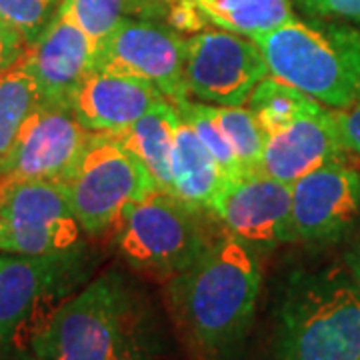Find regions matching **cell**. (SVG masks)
Listing matches in <instances>:
<instances>
[{
  "label": "cell",
  "instance_id": "277c9868",
  "mask_svg": "<svg viewBox=\"0 0 360 360\" xmlns=\"http://www.w3.org/2000/svg\"><path fill=\"white\" fill-rule=\"evenodd\" d=\"M270 77L326 108H347L360 90V32L345 25L290 20L255 39Z\"/></svg>",
  "mask_w": 360,
  "mask_h": 360
},
{
  "label": "cell",
  "instance_id": "603a6c76",
  "mask_svg": "<svg viewBox=\"0 0 360 360\" xmlns=\"http://www.w3.org/2000/svg\"><path fill=\"white\" fill-rule=\"evenodd\" d=\"M174 106H176L179 115L193 127L196 136L208 148V153L214 156V160L219 162V167L226 174V179L243 174V168L238 165V158H236L234 150H232L231 142L226 141L224 132L220 130L219 122H217V118L212 115L210 104L193 103V101L186 98V101L176 103Z\"/></svg>",
  "mask_w": 360,
  "mask_h": 360
},
{
  "label": "cell",
  "instance_id": "484cf974",
  "mask_svg": "<svg viewBox=\"0 0 360 360\" xmlns=\"http://www.w3.org/2000/svg\"><path fill=\"white\" fill-rule=\"evenodd\" d=\"M335 120L342 148L350 155L360 156V90L347 108L335 110Z\"/></svg>",
  "mask_w": 360,
  "mask_h": 360
},
{
  "label": "cell",
  "instance_id": "8fae6325",
  "mask_svg": "<svg viewBox=\"0 0 360 360\" xmlns=\"http://www.w3.org/2000/svg\"><path fill=\"white\" fill-rule=\"evenodd\" d=\"M98 132L84 129L68 106L42 104L30 112L0 180L65 182Z\"/></svg>",
  "mask_w": 360,
  "mask_h": 360
},
{
  "label": "cell",
  "instance_id": "4316f807",
  "mask_svg": "<svg viewBox=\"0 0 360 360\" xmlns=\"http://www.w3.org/2000/svg\"><path fill=\"white\" fill-rule=\"evenodd\" d=\"M26 51L28 44L22 40V37L13 26L0 20V78L25 58Z\"/></svg>",
  "mask_w": 360,
  "mask_h": 360
},
{
  "label": "cell",
  "instance_id": "7a4b0ae2",
  "mask_svg": "<svg viewBox=\"0 0 360 360\" xmlns=\"http://www.w3.org/2000/svg\"><path fill=\"white\" fill-rule=\"evenodd\" d=\"M30 352L39 360H162L165 338L148 298L108 270L66 300Z\"/></svg>",
  "mask_w": 360,
  "mask_h": 360
},
{
  "label": "cell",
  "instance_id": "3957f363",
  "mask_svg": "<svg viewBox=\"0 0 360 360\" xmlns=\"http://www.w3.org/2000/svg\"><path fill=\"white\" fill-rule=\"evenodd\" d=\"M276 360H360V284L340 274L295 276L276 322Z\"/></svg>",
  "mask_w": 360,
  "mask_h": 360
},
{
  "label": "cell",
  "instance_id": "e0dca14e",
  "mask_svg": "<svg viewBox=\"0 0 360 360\" xmlns=\"http://www.w3.org/2000/svg\"><path fill=\"white\" fill-rule=\"evenodd\" d=\"M170 174L172 194L186 205L206 212L222 184L226 182V174L222 172L214 156L208 153V148L196 136L193 127L182 116L172 142Z\"/></svg>",
  "mask_w": 360,
  "mask_h": 360
},
{
  "label": "cell",
  "instance_id": "4dcf8cb0",
  "mask_svg": "<svg viewBox=\"0 0 360 360\" xmlns=\"http://www.w3.org/2000/svg\"><path fill=\"white\" fill-rule=\"evenodd\" d=\"M13 360H39V359H37L32 352H30V354H26V350H25V352H16V359Z\"/></svg>",
  "mask_w": 360,
  "mask_h": 360
},
{
  "label": "cell",
  "instance_id": "d4e9b609",
  "mask_svg": "<svg viewBox=\"0 0 360 360\" xmlns=\"http://www.w3.org/2000/svg\"><path fill=\"white\" fill-rule=\"evenodd\" d=\"M63 0H0V20L22 37L26 44H34L58 13Z\"/></svg>",
  "mask_w": 360,
  "mask_h": 360
},
{
  "label": "cell",
  "instance_id": "44dd1931",
  "mask_svg": "<svg viewBox=\"0 0 360 360\" xmlns=\"http://www.w3.org/2000/svg\"><path fill=\"white\" fill-rule=\"evenodd\" d=\"M205 26H217L229 32L257 39L270 30L295 20L290 0H246L231 11L198 13Z\"/></svg>",
  "mask_w": 360,
  "mask_h": 360
},
{
  "label": "cell",
  "instance_id": "7c38bea8",
  "mask_svg": "<svg viewBox=\"0 0 360 360\" xmlns=\"http://www.w3.org/2000/svg\"><path fill=\"white\" fill-rule=\"evenodd\" d=\"M292 186L252 170L226 179L208 214L229 234L255 250H272L288 243Z\"/></svg>",
  "mask_w": 360,
  "mask_h": 360
},
{
  "label": "cell",
  "instance_id": "5bb4252c",
  "mask_svg": "<svg viewBox=\"0 0 360 360\" xmlns=\"http://www.w3.org/2000/svg\"><path fill=\"white\" fill-rule=\"evenodd\" d=\"M20 63L37 84L40 103L68 106L75 90L96 66V44L60 4Z\"/></svg>",
  "mask_w": 360,
  "mask_h": 360
},
{
  "label": "cell",
  "instance_id": "52a82bcc",
  "mask_svg": "<svg viewBox=\"0 0 360 360\" xmlns=\"http://www.w3.org/2000/svg\"><path fill=\"white\" fill-rule=\"evenodd\" d=\"M63 184L89 236L115 232L124 210L158 188L146 167L116 134H96Z\"/></svg>",
  "mask_w": 360,
  "mask_h": 360
},
{
  "label": "cell",
  "instance_id": "9c48e42d",
  "mask_svg": "<svg viewBox=\"0 0 360 360\" xmlns=\"http://www.w3.org/2000/svg\"><path fill=\"white\" fill-rule=\"evenodd\" d=\"M188 96L212 106H245L270 75L258 42L229 30H200L186 39Z\"/></svg>",
  "mask_w": 360,
  "mask_h": 360
},
{
  "label": "cell",
  "instance_id": "7402d4cb",
  "mask_svg": "<svg viewBox=\"0 0 360 360\" xmlns=\"http://www.w3.org/2000/svg\"><path fill=\"white\" fill-rule=\"evenodd\" d=\"M212 115L231 142L243 172L258 170L266 144V132L248 106H212Z\"/></svg>",
  "mask_w": 360,
  "mask_h": 360
},
{
  "label": "cell",
  "instance_id": "ac0fdd59",
  "mask_svg": "<svg viewBox=\"0 0 360 360\" xmlns=\"http://www.w3.org/2000/svg\"><path fill=\"white\" fill-rule=\"evenodd\" d=\"M179 120L174 103L160 101L132 127L116 134L118 141L146 167L156 186L165 193H172L170 155Z\"/></svg>",
  "mask_w": 360,
  "mask_h": 360
},
{
  "label": "cell",
  "instance_id": "8992f818",
  "mask_svg": "<svg viewBox=\"0 0 360 360\" xmlns=\"http://www.w3.org/2000/svg\"><path fill=\"white\" fill-rule=\"evenodd\" d=\"M202 212L156 188L124 210L115 229L116 250L134 270L170 281L212 243Z\"/></svg>",
  "mask_w": 360,
  "mask_h": 360
},
{
  "label": "cell",
  "instance_id": "9a60e30c",
  "mask_svg": "<svg viewBox=\"0 0 360 360\" xmlns=\"http://www.w3.org/2000/svg\"><path fill=\"white\" fill-rule=\"evenodd\" d=\"M160 101H167L165 94L142 78L94 68L70 96L68 108L84 129L118 134Z\"/></svg>",
  "mask_w": 360,
  "mask_h": 360
},
{
  "label": "cell",
  "instance_id": "83f0119b",
  "mask_svg": "<svg viewBox=\"0 0 360 360\" xmlns=\"http://www.w3.org/2000/svg\"><path fill=\"white\" fill-rule=\"evenodd\" d=\"M300 4L314 14L360 22V0H300Z\"/></svg>",
  "mask_w": 360,
  "mask_h": 360
},
{
  "label": "cell",
  "instance_id": "4fadbf2b",
  "mask_svg": "<svg viewBox=\"0 0 360 360\" xmlns=\"http://www.w3.org/2000/svg\"><path fill=\"white\" fill-rule=\"evenodd\" d=\"M359 214L360 172L340 156L292 184L288 243L338 240Z\"/></svg>",
  "mask_w": 360,
  "mask_h": 360
},
{
  "label": "cell",
  "instance_id": "5b68a950",
  "mask_svg": "<svg viewBox=\"0 0 360 360\" xmlns=\"http://www.w3.org/2000/svg\"><path fill=\"white\" fill-rule=\"evenodd\" d=\"M89 276L80 246L52 255H0V354L25 352Z\"/></svg>",
  "mask_w": 360,
  "mask_h": 360
},
{
  "label": "cell",
  "instance_id": "cb8c5ba5",
  "mask_svg": "<svg viewBox=\"0 0 360 360\" xmlns=\"http://www.w3.org/2000/svg\"><path fill=\"white\" fill-rule=\"evenodd\" d=\"M63 6L98 46L127 18L130 0H63Z\"/></svg>",
  "mask_w": 360,
  "mask_h": 360
},
{
  "label": "cell",
  "instance_id": "f546056e",
  "mask_svg": "<svg viewBox=\"0 0 360 360\" xmlns=\"http://www.w3.org/2000/svg\"><path fill=\"white\" fill-rule=\"evenodd\" d=\"M347 264H348V269H350L352 278L360 284V231L359 234H356V238H354L352 246H350V250H348Z\"/></svg>",
  "mask_w": 360,
  "mask_h": 360
},
{
  "label": "cell",
  "instance_id": "30bf717a",
  "mask_svg": "<svg viewBox=\"0 0 360 360\" xmlns=\"http://www.w3.org/2000/svg\"><path fill=\"white\" fill-rule=\"evenodd\" d=\"M186 39L170 25L122 18L96 46L98 70L129 75L155 84L170 103L188 98Z\"/></svg>",
  "mask_w": 360,
  "mask_h": 360
},
{
  "label": "cell",
  "instance_id": "d6986e66",
  "mask_svg": "<svg viewBox=\"0 0 360 360\" xmlns=\"http://www.w3.org/2000/svg\"><path fill=\"white\" fill-rule=\"evenodd\" d=\"M246 106L257 116L260 127L269 136L288 127L296 118L319 108L321 103H316L292 84L269 75L255 86Z\"/></svg>",
  "mask_w": 360,
  "mask_h": 360
},
{
  "label": "cell",
  "instance_id": "f1b7e54d",
  "mask_svg": "<svg viewBox=\"0 0 360 360\" xmlns=\"http://www.w3.org/2000/svg\"><path fill=\"white\" fill-rule=\"evenodd\" d=\"M168 2H184L194 6L198 13H214V11H231L240 6L246 0H168Z\"/></svg>",
  "mask_w": 360,
  "mask_h": 360
},
{
  "label": "cell",
  "instance_id": "ba28073f",
  "mask_svg": "<svg viewBox=\"0 0 360 360\" xmlns=\"http://www.w3.org/2000/svg\"><path fill=\"white\" fill-rule=\"evenodd\" d=\"M82 226L65 184L0 180V252L52 255L80 246Z\"/></svg>",
  "mask_w": 360,
  "mask_h": 360
},
{
  "label": "cell",
  "instance_id": "2e32d148",
  "mask_svg": "<svg viewBox=\"0 0 360 360\" xmlns=\"http://www.w3.org/2000/svg\"><path fill=\"white\" fill-rule=\"evenodd\" d=\"M345 155L347 150L338 139L335 110L321 104L266 136L258 170L292 186L309 172Z\"/></svg>",
  "mask_w": 360,
  "mask_h": 360
},
{
  "label": "cell",
  "instance_id": "6da1fadb",
  "mask_svg": "<svg viewBox=\"0 0 360 360\" xmlns=\"http://www.w3.org/2000/svg\"><path fill=\"white\" fill-rule=\"evenodd\" d=\"M260 288L258 252L229 232L168 281L172 319L196 359L224 360L238 350L255 321Z\"/></svg>",
  "mask_w": 360,
  "mask_h": 360
},
{
  "label": "cell",
  "instance_id": "ffe728a7",
  "mask_svg": "<svg viewBox=\"0 0 360 360\" xmlns=\"http://www.w3.org/2000/svg\"><path fill=\"white\" fill-rule=\"evenodd\" d=\"M39 103L37 84L22 63H18L0 78V172L22 124Z\"/></svg>",
  "mask_w": 360,
  "mask_h": 360
}]
</instances>
